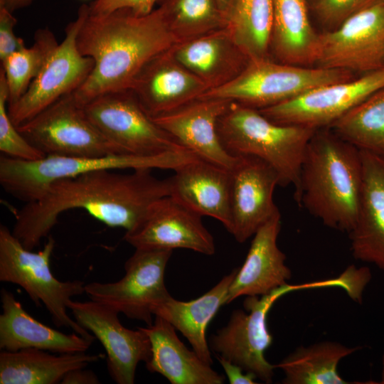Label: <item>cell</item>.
<instances>
[{"label":"cell","instance_id":"6da1fadb","mask_svg":"<svg viewBox=\"0 0 384 384\" xmlns=\"http://www.w3.org/2000/svg\"><path fill=\"white\" fill-rule=\"evenodd\" d=\"M150 169L128 174L102 169L52 183L42 196L18 211L12 233L28 250L48 237L60 215L80 208L109 227L134 228L157 200L170 196V178Z\"/></svg>","mask_w":384,"mask_h":384},{"label":"cell","instance_id":"7a4b0ae2","mask_svg":"<svg viewBox=\"0 0 384 384\" xmlns=\"http://www.w3.org/2000/svg\"><path fill=\"white\" fill-rule=\"evenodd\" d=\"M177 42L159 6L146 15L128 9L100 15L89 12L77 46L93 60L94 67L73 92L75 98L84 105L100 95L130 90L145 65Z\"/></svg>","mask_w":384,"mask_h":384},{"label":"cell","instance_id":"3957f363","mask_svg":"<svg viewBox=\"0 0 384 384\" xmlns=\"http://www.w3.org/2000/svg\"><path fill=\"white\" fill-rule=\"evenodd\" d=\"M362 187L361 150L332 129H316L294 188L297 203L326 226L349 233L357 219Z\"/></svg>","mask_w":384,"mask_h":384},{"label":"cell","instance_id":"277c9868","mask_svg":"<svg viewBox=\"0 0 384 384\" xmlns=\"http://www.w3.org/2000/svg\"><path fill=\"white\" fill-rule=\"evenodd\" d=\"M316 129L275 123L258 110L231 101L218 122L225 149L233 156H252L277 173L279 186L298 184L307 144Z\"/></svg>","mask_w":384,"mask_h":384},{"label":"cell","instance_id":"5b68a950","mask_svg":"<svg viewBox=\"0 0 384 384\" xmlns=\"http://www.w3.org/2000/svg\"><path fill=\"white\" fill-rule=\"evenodd\" d=\"M198 157L188 150L169 151L151 156L129 154L100 157L46 155L33 161L0 158V183L10 195L24 202L39 199L55 181L102 169L176 170Z\"/></svg>","mask_w":384,"mask_h":384},{"label":"cell","instance_id":"8992f818","mask_svg":"<svg viewBox=\"0 0 384 384\" xmlns=\"http://www.w3.org/2000/svg\"><path fill=\"white\" fill-rule=\"evenodd\" d=\"M55 240L49 235L42 250L26 249L8 228L0 227V281L21 287L36 306L43 303L57 327H66L93 341L95 336L67 312L71 298L85 292L81 280L61 282L50 270Z\"/></svg>","mask_w":384,"mask_h":384},{"label":"cell","instance_id":"52a82bcc","mask_svg":"<svg viewBox=\"0 0 384 384\" xmlns=\"http://www.w3.org/2000/svg\"><path fill=\"white\" fill-rule=\"evenodd\" d=\"M336 286V279L331 278L299 284H287L263 296H247L243 302L246 311L234 310L227 325L210 336L209 347L245 372L271 383L276 368L267 361L265 353L273 341L267 322L273 304L292 292Z\"/></svg>","mask_w":384,"mask_h":384},{"label":"cell","instance_id":"ba28073f","mask_svg":"<svg viewBox=\"0 0 384 384\" xmlns=\"http://www.w3.org/2000/svg\"><path fill=\"white\" fill-rule=\"evenodd\" d=\"M351 79V72L346 70L305 68L264 58L249 60L237 77L200 98L223 99L261 110L314 88Z\"/></svg>","mask_w":384,"mask_h":384},{"label":"cell","instance_id":"9c48e42d","mask_svg":"<svg viewBox=\"0 0 384 384\" xmlns=\"http://www.w3.org/2000/svg\"><path fill=\"white\" fill-rule=\"evenodd\" d=\"M16 127L46 155L100 157L125 154L91 122L73 92Z\"/></svg>","mask_w":384,"mask_h":384},{"label":"cell","instance_id":"30bf717a","mask_svg":"<svg viewBox=\"0 0 384 384\" xmlns=\"http://www.w3.org/2000/svg\"><path fill=\"white\" fill-rule=\"evenodd\" d=\"M84 108L91 122L125 154L151 156L188 150L153 121L131 90L100 95Z\"/></svg>","mask_w":384,"mask_h":384},{"label":"cell","instance_id":"8fae6325","mask_svg":"<svg viewBox=\"0 0 384 384\" xmlns=\"http://www.w3.org/2000/svg\"><path fill=\"white\" fill-rule=\"evenodd\" d=\"M90 12L82 4L75 19L69 23L65 35L47 59L43 68L24 94L8 106L16 127L28 122L62 97L75 92L94 67L93 60L83 55L77 46L78 32Z\"/></svg>","mask_w":384,"mask_h":384},{"label":"cell","instance_id":"7c38bea8","mask_svg":"<svg viewBox=\"0 0 384 384\" xmlns=\"http://www.w3.org/2000/svg\"><path fill=\"white\" fill-rule=\"evenodd\" d=\"M173 250L135 248L124 264L125 274L115 282H91L85 292L131 319L153 323L151 307L171 296L164 282L166 265Z\"/></svg>","mask_w":384,"mask_h":384},{"label":"cell","instance_id":"4fadbf2b","mask_svg":"<svg viewBox=\"0 0 384 384\" xmlns=\"http://www.w3.org/2000/svg\"><path fill=\"white\" fill-rule=\"evenodd\" d=\"M384 87V67L361 78L311 90L285 102L258 110L280 124L330 127L336 120Z\"/></svg>","mask_w":384,"mask_h":384},{"label":"cell","instance_id":"5bb4252c","mask_svg":"<svg viewBox=\"0 0 384 384\" xmlns=\"http://www.w3.org/2000/svg\"><path fill=\"white\" fill-rule=\"evenodd\" d=\"M314 62L322 68L364 74L384 67V1L319 34Z\"/></svg>","mask_w":384,"mask_h":384},{"label":"cell","instance_id":"9a60e30c","mask_svg":"<svg viewBox=\"0 0 384 384\" xmlns=\"http://www.w3.org/2000/svg\"><path fill=\"white\" fill-rule=\"evenodd\" d=\"M68 308L75 321L92 332L103 346L112 380L118 384H133L138 363H147L151 356L150 339L142 327L137 330L124 327L117 311L91 299L71 300Z\"/></svg>","mask_w":384,"mask_h":384},{"label":"cell","instance_id":"2e32d148","mask_svg":"<svg viewBox=\"0 0 384 384\" xmlns=\"http://www.w3.org/2000/svg\"><path fill=\"white\" fill-rule=\"evenodd\" d=\"M200 215L171 196L155 201L139 223L126 231L124 240L134 248H183L213 255V235Z\"/></svg>","mask_w":384,"mask_h":384},{"label":"cell","instance_id":"e0dca14e","mask_svg":"<svg viewBox=\"0 0 384 384\" xmlns=\"http://www.w3.org/2000/svg\"><path fill=\"white\" fill-rule=\"evenodd\" d=\"M238 156L230 171V233L242 243L279 212L273 199L279 178L275 170L263 160L252 156Z\"/></svg>","mask_w":384,"mask_h":384},{"label":"cell","instance_id":"ac0fdd59","mask_svg":"<svg viewBox=\"0 0 384 384\" xmlns=\"http://www.w3.org/2000/svg\"><path fill=\"white\" fill-rule=\"evenodd\" d=\"M230 102L218 98H199L151 118L198 159L231 171L239 156L225 149L218 132V120Z\"/></svg>","mask_w":384,"mask_h":384},{"label":"cell","instance_id":"d6986e66","mask_svg":"<svg viewBox=\"0 0 384 384\" xmlns=\"http://www.w3.org/2000/svg\"><path fill=\"white\" fill-rule=\"evenodd\" d=\"M130 90L145 112L154 117L199 99L208 87L167 50L145 65Z\"/></svg>","mask_w":384,"mask_h":384},{"label":"cell","instance_id":"ffe728a7","mask_svg":"<svg viewBox=\"0 0 384 384\" xmlns=\"http://www.w3.org/2000/svg\"><path fill=\"white\" fill-rule=\"evenodd\" d=\"M280 229L279 212L255 233L245 260L230 286L227 304L241 296H263L288 284L292 272L277 245Z\"/></svg>","mask_w":384,"mask_h":384},{"label":"cell","instance_id":"44dd1931","mask_svg":"<svg viewBox=\"0 0 384 384\" xmlns=\"http://www.w3.org/2000/svg\"><path fill=\"white\" fill-rule=\"evenodd\" d=\"M363 187L348 233L353 257L384 270V156L361 151Z\"/></svg>","mask_w":384,"mask_h":384},{"label":"cell","instance_id":"7402d4cb","mask_svg":"<svg viewBox=\"0 0 384 384\" xmlns=\"http://www.w3.org/2000/svg\"><path fill=\"white\" fill-rule=\"evenodd\" d=\"M174 171L170 196L201 216L218 220L230 233V170L198 159Z\"/></svg>","mask_w":384,"mask_h":384},{"label":"cell","instance_id":"603a6c76","mask_svg":"<svg viewBox=\"0 0 384 384\" xmlns=\"http://www.w3.org/2000/svg\"><path fill=\"white\" fill-rule=\"evenodd\" d=\"M169 52L208 90L231 81L249 61L225 28L178 41Z\"/></svg>","mask_w":384,"mask_h":384},{"label":"cell","instance_id":"cb8c5ba5","mask_svg":"<svg viewBox=\"0 0 384 384\" xmlns=\"http://www.w3.org/2000/svg\"><path fill=\"white\" fill-rule=\"evenodd\" d=\"M0 348L7 351L36 348L58 354L85 352L92 341L75 332L66 334L31 316L9 290H1Z\"/></svg>","mask_w":384,"mask_h":384},{"label":"cell","instance_id":"d4e9b609","mask_svg":"<svg viewBox=\"0 0 384 384\" xmlns=\"http://www.w3.org/2000/svg\"><path fill=\"white\" fill-rule=\"evenodd\" d=\"M149 336L151 356L147 370L164 376L172 384H222L224 376L213 370L193 350L185 346L175 328L155 316L151 325L142 327Z\"/></svg>","mask_w":384,"mask_h":384},{"label":"cell","instance_id":"484cf974","mask_svg":"<svg viewBox=\"0 0 384 384\" xmlns=\"http://www.w3.org/2000/svg\"><path fill=\"white\" fill-rule=\"evenodd\" d=\"M238 270H233L196 299L183 302L170 296L151 307L153 315L164 319L178 330L197 355L209 365L213 363V360L206 331L220 306L227 304L228 290Z\"/></svg>","mask_w":384,"mask_h":384},{"label":"cell","instance_id":"4316f807","mask_svg":"<svg viewBox=\"0 0 384 384\" xmlns=\"http://www.w3.org/2000/svg\"><path fill=\"white\" fill-rule=\"evenodd\" d=\"M100 358L85 352L54 355L26 348L0 353L1 384H55L71 370L85 368Z\"/></svg>","mask_w":384,"mask_h":384},{"label":"cell","instance_id":"83f0119b","mask_svg":"<svg viewBox=\"0 0 384 384\" xmlns=\"http://www.w3.org/2000/svg\"><path fill=\"white\" fill-rule=\"evenodd\" d=\"M270 46L284 63H314L319 38L311 23L307 0H272Z\"/></svg>","mask_w":384,"mask_h":384},{"label":"cell","instance_id":"f1b7e54d","mask_svg":"<svg viewBox=\"0 0 384 384\" xmlns=\"http://www.w3.org/2000/svg\"><path fill=\"white\" fill-rule=\"evenodd\" d=\"M361 348L335 341H321L299 346L286 356L276 368L281 369L284 384H348L337 371L339 362Z\"/></svg>","mask_w":384,"mask_h":384},{"label":"cell","instance_id":"f546056e","mask_svg":"<svg viewBox=\"0 0 384 384\" xmlns=\"http://www.w3.org/2000/svg\"><path fill=\"white\" fill-rule=\"evenodd\" d=\"M225 21V28L248 60L267 58L272 31V0H231Z\"/></svg>","mask_w":384,"mask_h":384},{"label":"cell","instance_id":"4dcf8cb0","mask_svg":"<svg viewBox=\"0 0 384 384\" xmlns=\"http://www.w3.org/2000/svg\"><path fill=\"white\" fill-rule=\"evenodd\" d=\"M330 128L358 149L384 156V87L351 110Z\"/></svg>","mask_w":384,"mask_h":384},{"label":"cell","instance_id":"1f68e13d","mask_svg":"<svg viewBox=\"0 0 384 384\" xmlns=\"http://www.w3.org/2000/svg\"><path fill=\"white\" fill-rule=\"evenodd\" d=\"M59 43L48 28L36 31L32 46L25 47L1 62L9 92L8 106L14 104L41 72Z\"/></svg>","mask_w":384,"mask_h":384},{"label":"cell","instance_id":"d6a6232c","mask_svg":"<svg viewBox=\"0 0 384 384\" xmlns=\"http://www.w3.org/2000/svg\"><path fill=\"white\" fill-rule=\"evenodd\" d=\"M157 3L178 41L225 27V16L217 0H159Z\"/></svg>","mask_w":384,"mask_h":384},{"label":"cell","instance_id":"836d02e7","mask_svg":"<svg viewBox=\"0 0 384 384\" xmlns=\"http://www.w3.org/2000/svg\"><path fill=\"white\" fill-rule=\"evenodd\" d=\"M8 87L0 69V151L10 158L33 161L46 155L30 143L12 122L8 111Z\"/></svg>","mask_w":384,"mask_h":384},{"label":"cell","instance_id":"e575fe53","mask_svg":"<svg viewBox=\"0 0 384 384\" xmlns=\"http://www.w3.org/2000/svg\"><path fill=\"white\" fill-rule=\"evenodd\" d=\"M384 0H315L314 10L322 22L339 26L360 11Z\"/></svg>","mask_w":384,"mask_h":384},{"label":"cell","instance_id":"d590c367","mask_svg":"<svg viewBox=\"0 0 384 384\" xmlns=\"http://www.w3.org/2000/svg\"><path fill=\"white\" fill-rule=\"evenodd\" d=\"M4 6H0V61L2 62L11 54L26 47L23 40L17 36L14 28L16 18Z\"/></svg>","mask_w":384,"mask_h":384},{"label":"cell","instance_id":"8d00e7d4","mask_svg":"<svg viewBox=\"0 0 384 384\" xmlns=\"http://www.w3.org/2000/svg\"><path fill=\"white\" fill-rule=\"evenodd\" d=\"M159 0H94L89 5L90 14H106L112 11L128 9L137 15L151 13Z\"/></svg>","mask_w":384,"mask_h":384},{"label":"cell","instance_id":"74e56055","mask_svg":"<svg viewBox=\"0 0 384 384\" xmlns=\"http://www.w3.org/2000/svg\"><path fill=\"white\" fill-rule=\"evenodd\" d=\"M217 360L224 369L230 384H255L256 375L245 372L240 366L229 360L216 355Z\"/></svg>","mask_w":384,"mask_h":384},{"label":"cell","instance_id":"f35d334b","mask_svg":"<svg viewBox=\"0 0 384 384\" xmlns=\"http://www.w3.org/2000/svg\"><path fill=\"white\" fill-rule=\"evenodd\" d=\"M85 368L75 369L68 373L60 383L63 384H97L100 380L92 370Z\"/></svg>","mask_w":384,"mask_h":384},{"label":"cell","instance_id":"ab89813d","mask_svg":"<svg viewBox=\"0 0 384 384\" xmlns=\"http://www.w3.org/2000/svg\"><path fill=\"white\" fill-rule=\"evenodd\" d=\"M35 0H0V6H4L14 12L16 10L29 6Z\"/></svg>","mask_w":384,"mask_h":384},{"label":"cell","instance_id":"60d3db41","mask_svg":"<svg viewBox=\"0 0 384 384\" xmlns=\"http://www.w3.org/2000/svg\"><path fill=\"white\" fill-rule=\"evenodd\" d=\"M218 4L225 14V16H226V13L228 9L229 5L230 4L231 0H217Z\"/></svg>","mask_w":384,"mask_h":384},{"label":"cell","instance_id":"b9f144b4","mask_svg":"<svg viewBox=\"0 0 384 384\" xmlns=\"http://www.w3.org/2000/svg\"><path fill=\"white\" fill-rule=\"evenodd\" d=\"M379 383L384 384V348H383V353L382 356V370H381V374H380V380Z\"/></svg>","mask_w":384,"mask_h":384}]
</instances>
